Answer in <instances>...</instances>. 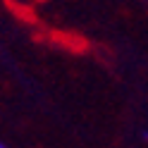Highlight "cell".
<instances>
[{"mask_svg": "<svg viewBox=\"0 0 148 148\" xmlns=\"http://www.w3.org/2000/svg\"><path fill=\"white\" fill-rule=\"evenodd\" d=\"M0 148H7V146H5V143H0Z\"/></svg>", "mask_w": 148, "mask_h": 148, "instance_id": "1", "label": "cell"}]
</instances>
